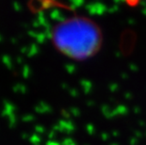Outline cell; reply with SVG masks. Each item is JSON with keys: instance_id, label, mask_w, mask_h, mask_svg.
I'll return each mask as SVG.
<instances>
[{"instance_id": "obj_1", "label": "cell", "mask_w": 146, "mask_h": 145, "mask_svg": "<svg viewBox=\"0 0 146 145\" xmlns=\"http://www.w3.org/2000/svg\"><path fill=\"white\" fill-rule=\"evenodd\" d=\"M52 41L65 56L83 60L100 49L102 34L92 20L74 16L63 20L53 28Z\"/></svg>"}, {"instance_id": "obj_2", "label": "cell", "mask_w": 146, "mask_h": 145, "mask_svg": "<svg viewBox=\"0 0 146 145\" xmlns=\"http://www.w3.org/2000/svg\"><path fill=\"white\" fill-rule=\"evenodd\" d=\"M126 1H133V0H126Z\"/></svg>"}]
</instances>
